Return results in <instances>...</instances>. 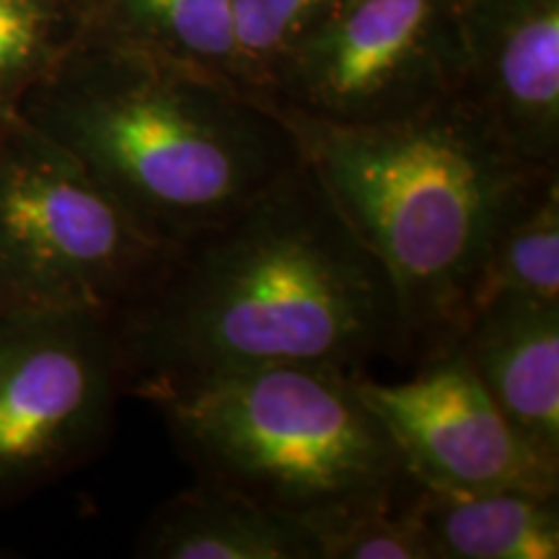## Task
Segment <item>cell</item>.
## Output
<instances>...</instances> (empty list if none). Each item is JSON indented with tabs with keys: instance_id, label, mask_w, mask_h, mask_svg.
<instances>
[{
	"instance_id": "9",
	"label": "cell",
	"mask_w": 559,
	"mask_h": 559,
	"mask_svg": "<svg viewBox=\"0 0 559 559\" xmlns=\"http://www.w3.org/2000/svg\"><path fill=\"white\" fill-rule=\"evenodd\" d=\"M464 94L531 166L559 169V0H464Z\"/></svg>"
},
{
	"instance_id": "8",
	"label": "cell",
	"mask_w": 559,
	"mask_h": 559,
	"mask_svg": "<svg viewBox=\"0 0 559 559\" xmlns=\"http://www.w3.org/2000/svg\"><path fill=\"white\" fill-rule=\"evenodd\" d=\"M358 386L423 487L559 495V461L536 451L508 423L456 349L423 362L407 381L360 376Z\"/></svg>"
},
{
	"instance_id": "3",
	"label": "cell",
	"mask_w": 559,
	"mask_h": 559,
	"mask_svg": "<svg viewBox=\"0 0 559 559\" xmlns=\"http://www.w3.org/2000/svg\"><path fill=\"white\" fill-rule=\"evenodd\" d=\"M277 111L386 272L400 319L396 358L423 366L449 353L495 239L559 169L526 164L464 91L383 122Z\"/></svg>"
},
{
	"instance_id": "18",
	"label": "cell",
	"mask_w": 559,
	"mask_h": 559,
	"mask_svg": "<svg viewBox=\"0 0 559 559\" xmlns=\"http://www.w3.org/2000/svg\"><path fill=\"white\" fill-rule=\"evenodd\" d=\"M11 111H13V99H11L9 94H5L3 88H0V132H3L5 122H9Z\"/></svg>"
},
{
	"instance_id": "16",
	"label": "cell",
	"mask_w": 559,
	"mask_h": 559,
	"mask_svg": "<svg viewBox=\"0 0 559 559\" xmlns=\"http://www.w3.org/2000/svg\"><path fill=\"white\" fill-rule=\"evenodd\" d=\"M340 0H230L241 79L264 96L272 68Z\"/></svg>"
},
{
	"instance_id": "10",
	"label": "cell",
	"mask_w": 559,
	"mask_h": 559,
	"mask_svg": "<svg viewBox=\"0 0 559 559\" xmlns=\"http://www.w3.org/2000/svg\"><path fill=\"white\" fill-rule=\"evenodd\" d=\"M508 423L559 461V304L498 300L466 321L456 345Z\"/></svg>"
},
{
	"instance_id": "6",
	"label": "cell",
	"mask_w": 559,
	"mask_h": 559,
	"mask_svg": "<svg viewBox=\"0 0 559 559\" xmlns=\"http://www.w3.org/2000/svg\"><path fill=\"white\" fill-rule=\"evenodd\" d=\"M124 391L107 311H0V508L107 449Z\"/></svg>"
},
{
	"instance_id": "1",
	"label": "cell",
	"mask_w": 559,
	"mask_h": 559,
	"mask_svg": "<svg viewBox=\"0 0 559 559\" xmlns=\"http://www.w3.org/2000/svg\"><path fill=\"white\" fill-rule=\"evenodd\" d=\"M124 391L153 396L270 366L362 373L396 358L386 272L306 160L230 218L166 247L111 313Z\"/></svg>"
},
{
	"instance_id": "19",
	"label": "cell",
	"mask_w": 559,
	"mask_h": 559,
	"mask_svg": "<svg viewBox=\"0 0 559 559\" xmlns=\"http://www.w3.org/2000/svg\"><path fill=\"white\" fill-rule=\"evenodd\" d=\"M24 3H29L32 9H37L39 13H45V16H50V3H52V0H24Z\"/></svg>"
},
{
	"instance_id": "7",
	"label": "cell",
	"mask_w": 559,
	"mask_h": 559,
	"mask_svg": "<svg viewBox=\"0 0 559 559\" xmlns=\"http://www.w3.org/2000/svg\"><path fill=\"white\" fill-rule=\"evenodd\" d=\"M464 0H340L272 68L264 99L313 120L383 122L464 88Z\"/></svg>"
},
{
	"instance_id": "11",
	"label": "cell",
	"mask_w": 559,
	"mask_h": 559,
	"mask_svg": "<svg viewBox=\"0 0 559 559\" xmlns=\"http://www.w3.org/2000/svg\"><path fill=\"white\" fill-rule=\"evenodd\" d=\"M135 555L145 559H321L298 515L198 479L151 513Z\"/></svg>"
},
{
	"instance_id": "15",
	"label": "cell",
	"mask_w": 559,
	"mask_h": 559,
	"mask_svg": "<svg viewBox=\"0 0 559 559\" xmlns=\"http://www.w3.org/2000/svg\"><path fill=\"white\" fill-rule=\"evenodd\" d=\"M417 489L419 481L391 498L304 519L321 559H438L415 510Z\"/></svg>"
},
{
	"instance_id": "5",
	"label": "cell",
	"mask_w": 559,
	"mask_h": 559,
	"mask_svg": "<svg viewBox=\"0 0 559 559\" xmlns=\"http://www.w3.org/2000/svg\"><path fill=\"white\" fill-rule=\"evenodd\" d=\"M164 251L79 160L11 111L0 132V311L115 313Z\"/></svg>"
},
{
	"instance_id": "12",
	"label": "cell",
	"mask_w": 559,
	"mask_h": 559,
	"mask_svg": "<svg viewBox=\"0 0 559 559\" xmlns=\"http://www.w3.org/2000/svg\"><path fill=\"white\" fill-rule=\"evenodd\" d=\"M415 510L438 559L559 557V495L528 489L451 492L419 485Z\"/></svg>"
},
{
	"instance_id": "17",
	"label": "cell",
	"mask_w": 559,
	"mask_h": 559,
	"mask_svg": "<svg viewBox=\"0 0 559 559\" xmlns=\"http://www.w3.org/2000/svg\"><path fill=\"white\" fill-rule=\"evenodd\" d=\"M60 47L50 39V16L24 0H0V88L13 104L45 73Z\"/></svg>"
},
{
	"instance_id": "14",
	"label": "cell",
	"mask_w": 559,
	"mask_h": 559,
	"mask_svg": "<svg viewBox=\"0 0 559 559\" xmlns=\"http://www.w3.org/2000/svg\"><path fill=\"white\" fill-rule=\"evenodd\" d=\"M498 300L559 304V177L500 230L474 283L466 321Z\"/></svg>"
},
{
	"instance_id": "4",
	"label": "cell",
	"mask_w": 559,
	"mask_h": 559,
	"mask_svg": "<svg viewBox=\"0 0 559 559\" xmlns=\"http://www.w3.org/2000/svg\"><path fill=\"white\" fill-rule=\"evenodd\" d=\"M334 366H270L153 396L202 481L311 519L415 487L394 438Z\"/></svg>"
},
{
	"instance_id": "2",
	"label": "cell",
	"mask_w": 559,
	"mask_h": 559,
	"mask_svg": "<svg viewBox=\"0 0 559 559\" xmlns=\"http://www.w3.org/2000/svg\"><path fill=\"white\" fill-rule=\"evenodd\" d=\"M13 109L160 247L230 218L304 160L270 99L88 26Z\"/></svg>"
},
{
	"instance_id": "13",
	"label": "cell",
	"mask_w": 559,
	"mask_h": 559,
	"mask_svg": "<svg viewBox=\"0 0 559 559\" xmlns=\"http://www.w3.org/2000/svg\"><path fill=\"white\" fill-rule=\"evenodd\" d=\"M83 26L247 88L230 0H107L104 11L91 13Z\"/></svg>"
}]
</instances>
